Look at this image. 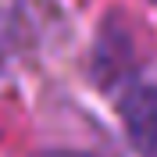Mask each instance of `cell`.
Segmentation results:
<instances>
[{
  "instance_id": "6da1fadb",
  "label": "cell",
  "mask_w": 157,
  "mask_h": 157,
  "mask_svg": "<svg viewBox=\"0 0 157 157\" xmlns=\"http://www.w3.org/2000/svg\"><path fill=\"white\" fill-rule=\"evenodd\" d=\"M121 118L128 125V136L147 157H157V89L136 86L121 100Z\"/></svg>"
}]
</instances>
